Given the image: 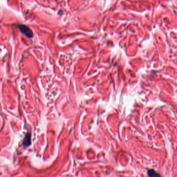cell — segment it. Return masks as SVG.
<instances>
[{"instance_id": "1", "label": "cell", "mask_w": 177, "mask_h": 177, "mask_svg": "<svg viewBox=\"0 0 177 177\" xmlns=\"http://www.w3.org/2000/svg\"><path fill=\"white\" fill-rule=\"evenodd\" d=\"M18 27L21 32L24 34L28 38H31L33 37V32L28 26L24 25H19Z\"/></svg>"}, {"instance_id": "2", "label": "cell", "mask_w": 177, "mask_h": 177, "mask_svg": "<svg viewBox=\"0 0 177 177\" xmlns=\"http://www.w3.org/2000/svg\"><path fill=\"white\" fill-rule=\"evenodd\" d=\"M148 174L150 177H161L159 174L155 172L154 169H150L148 172Z\"/></svg>"}, {"instance_id": "3", "label": "cell", "mask_w": 177, "mask_h": 177, "mask_svg": "<svg viewBox=\"0 0 177 177\" xmlns=\"http://www.w3.org/2000/svg\"><path fill=\"white\" fill-rule=\"evenodd\" d=\"M30 134L29 133H28V135L25 136L23 142V144L24 145H29L30 143V142H29V141H30Z\"/></svg>"}]
</instances>
